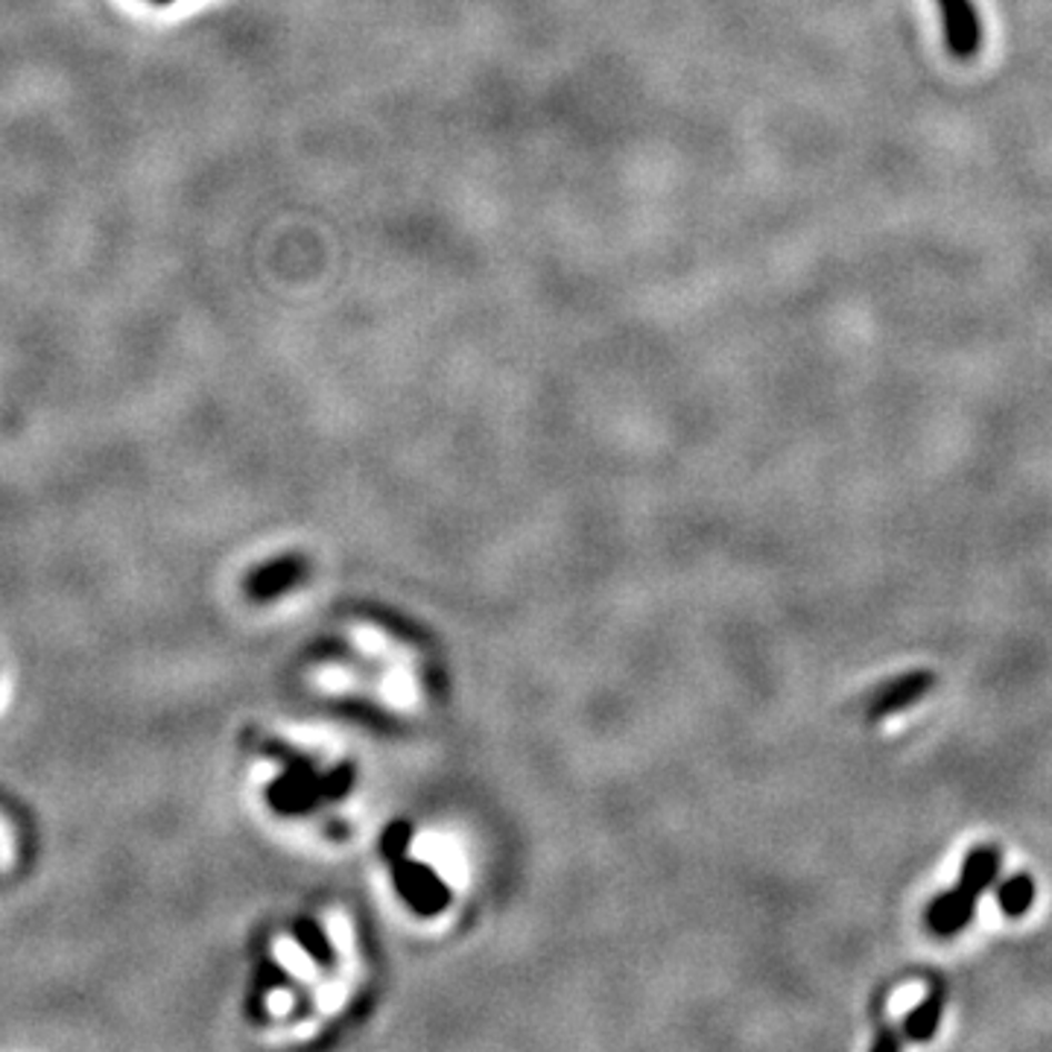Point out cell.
Here are the masks:
<instances>
[{"instance_id":"cell-5","label":"cell","mask_w":1052,"mask_h":1052,"mask_svg":"<svg viewBox=\"0 0 1052 1052\" xmlns=\"http://www.w3.org/2000/svg\"><path fill=\"white\" fill-rule=\"evenodd\" d=\"M942 1014H944L942 991H933V994H930L919 1009H912V1014L906 1018V1023H903V1032H906V1038H912V1041L924 1044V1041H930V1038L939 1032Z\"/></svg>"},{"instance_id":"cell-1","label":"cell","mask_w":1052,"mask_h":1052,"mask_svg":"<svg viewBox=\"0 0 1052 1052\" xmlns=\"http://www.w3.org/2000/svg\"><path fill=\"white\" fill-rule=\"evenodd\" d=\"M942 12L944 48L956 62H971L982 50V21L974 0H935Z\"/></svg>"},{"instance_id":"cell-6","label":"cell","mask_w":1052,"mask_h":1052,"mask_svg":"<svg viewBox=\"0 0 1052 1052\" xmlns=\"http://www.w3.org/2000/svg\"><path fill=\"white\" fill-rule=\"evenodd\" d=\"M1032 903H1035V880L1029 874H1014L1005 883H1000L998 906L1003 910V915L1021 919V915L1032 910Z\"/></svg>"},{"instance_id":"cell-4","label":"cell","mask_w":1052,"mask_h":1052,"mask_svg":"<svg viewBox=\"0 0 1052 1052\" xmlns=\"http://www.w3.org/2000/svg\"><path fill=\"white\" fill-rule=\"evenodd\" d=\"M1000 872V851L985 845V848H974L965 856L962 874H959V886L971 892V895H982L985 889L994 883Z\"/></svg>"},{"instance_id":"cell-2","label":"cell","mask_w":1052,"mask_h":1052,"mask_svg":"<svg viewBox=\"0 0 1052 1052\" xmlns=\"http://www.w3.org/2000/svg\"><path fill=\"white\" fill-rule=\"evenodd\" d=\"M974 912H976V897L971 895V892H965L962 886H956L930 903L924 921H927L930 933L947 939V935L962 933V930L971 924V919H974Z\"/></svg>"},{"instance_id":"cell-3","label":"cell","mask_w":1052,"mask_h":1052,"mask_svg":"<svg viewBox=\"0 0 1052 1052\" xmlns=\"http://www.w3.org/2000/svg\"><path fill=\"white\" fill-rule=\"evenodd\" d=\"M935 687V676L927 673V669H919V673H906L897 682L886 684L883 691L877 693V699L872 702V716L880 719V716L897 714V711H906L915 702H921L927 696L930 691Z\"/></svg>"}]
</instances>
